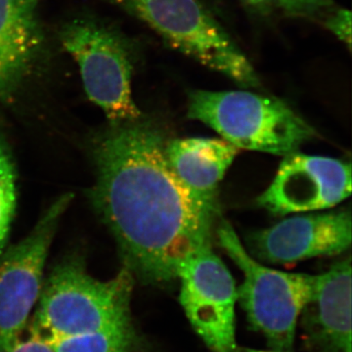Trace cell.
<instances>
[{
	"instance_id": "4",
	"label": "cell",
	"mask_w": 352,
	"mask_h": 352,
	"mask_svg": "<svg viewBox=\"0 0 352 352\" xmlns=\"http://www.w3.org/2000/svg\"><path fill=\"white\" fill-rule=\"evenodd\" d=\"M168 45L245 88L261 87L251 61L201 0H109Z\"/></svg>"
},
{
	"instance_id": "14",
	"label": "cell",
	"mask_w": 352,
	"mask_h": 352,
	"mask_svg": "<svg viewBox=\"0 0 352 352\" xmlns=\"http://www.w3.org/2000/svg\"><path fill=\"white\" fill-rule=\"evenodd\" d=\"M47 342L56 352H138L139 347L131 318L94 332Z\"/></svg>"
},
{
	"instance_id": "12",
	"label": "cell",
	"mask_w": 352,
	"mask_h": 352,
	"mask_svg": "<svg viewBox=\"0 0 352 352\" xmlns=\"http://www.w3.org/2000/svg\"><path fill=\"white\" fill-rule=\"evenodd\" d=\"M303 330L323 352H351V259L333 264L314 280L303 308Z\"/></svg>"
},
{
	"instance_id": "18",
	"label": "cell",
	"mask_w": 352,
	"mask_h": 352,
	"mask_svg": "<svg viewBox=\"0 0 352 352\" xmlns=\"http://www.w3.org/2000/svg\"><path fill=\"white\" fill-rule=\"evenodd\" d=\"M6 352H56L47 340L32 335L27 340L20 339Z\"/></svg>"
},
{
	"instance_id": "13",
	"label": "cell",
	"mask_w": 352,
	"mask_h": 352,
	"mask_svg": "<svg viewBox=\"0 0 352 352\" xmlns=\"http://www.w3.org/2000/svg\"><path fill=\"white\" fill-rule=\"evenodd\" d=\"M240 150L223 139H171L166 157L171 170L185 187L210 210L217 207L219 184Z\"/></svg>"
},
{
	"instance_id": "8",
	"label": "cell",
	"mask_w": 352,
	"mask_h": 352,
	"mask_svg": "<svg viewBox=\"0 0 352 352\" xmlns=\"http://www.w3.org/2000/svg\"><path fill=\"white\" fill-rule=\"evenodd\" d=\"M177 279L180 305L206 346L212 352H236L237 288L212 242L183 261Z\"/></svg>"
},
{
	"instance_id": "5",
	"label": "cell",
	"mask_w": 352,
	"mask_h": 352,
	"mask_svg": "<svg viewBox=\"0 0 352 352\" xmlns=\"http://www.w3.org/2000/svg\"><path fill=\"white\" fill-rule=\"evenodd\" d=\"M217 233L222 249L244 273L237 300L250 325L273 351L291 352L300 315L314 294L315 276L283 272L259 263L245 251L226 220H222Z\"/></svg>"
},
{
	"instance_id": "20",
	"label": "cell",
	"mask_w": 352,
	"mask_h": 352,
	"mask_svg": "<svg viewBox=\"0 0 352 352\" xmlns=\"http://www.w3.org/2000/svg\"><path fill=\"white\" fill-rule=\"evenodd\" d=\"M236 352H287V351H263V349H250V347H240L238 346L236 349Z\"/></svg>"
},
{
	"instance_id": "19",
	"label": "cell",
	"mask_w": 352,
	"mask_h": 352,
	"mask_svg": "<svg viewBox=\"0 0 352 352\" xmlns=\"http://www.w3.org/2000/svg\"><path fill=\"white\" fill-rule=\"evenodd\" d=\"M242 2L252 12L261 16L270 15L276 8L275 0H242Z\"/></svg>"
},
{
	"instance_id": "10",
	"label": "cell",
	"mask_w": 352,
	"mask_h": 352,
	"mask_svg": "<svg viewBox=\"0 0 352 352\" xmlns=\"http://www.w3.org/2000/svg\"><path fill=\"white\" fill-rule=\"evenodd\" d=\"M351 212L340 210L282 220L252 234L248 245L264 263H294L342 254L351 248Z\"/></svg>"
},
{
	"instance_id": "2",
	"label": "cell",
	"mask_w": 352,
	"mask_h": 352,
	"mask_svg": "<svg viewBox=\"0 0 352 352\" xmlns=\"http://www.w3.org/2000/svg\"><path fill=\"white\" fill-rule=\"evenodd\" d=\"M134 277L126 267L107 281L92 277L80 258H67L43 281L31 325L45 340L94 332L131 318Z\"/></svg>"
},
{
	"instance_id": "17",
	"label": "cell",
	"mask_w": 352,
	"mask_h": 352,
	"mask_svg": "<svg viewBox=\"0 0 352 352\" xmlns=\"http://www.w3.org/2000/svg\"><path fill=\"white\" fill-rule=\"evenodd\" d=\"M323 25L336 38L346 44L351 50V12L346 8H333L326 13Z\"/></svg>"
},
{
	"instance_id": "21",
	"label": "cell",
	"mask_w": 352,
	"mask_h": 352,
	"mask_svg": "<svg viewBox=\"0 0 352 352\" xmlns=\"http://www.w3.org/2000/svg\"><path fill=\"white\" fill-rule=\"evenodd\" d=\"M0 352H2V351H0Z\"/></svg>"
},
{
	"instance_id": "15",
	"label": "cell",
	"mask_w": 352,
	"mask_h": 352,
	"mask_svg": "<svg viewBox=\"0 0 352 352\" xmlns=\"http://www.w3.org/2000/svg\"><path fill=\"white\" fill-rule=\"evenodd\" d=\"M17 207V170L12 150L0 131V254L7 240Z\"/></svg>"
},
{
	"instance_id": "6",
	"label": "cell",
	"mask_w": 352,
	"mask_h": 352,
	"mask_svg": "<svg viewBox=\"0 0 352 352\" xmlns=\"http://www.w3.org/2000/svg\"><path fill=\"white\" fill-rule=\"evenodd\" d=\"M60 41L80 67L88 98L103 110L109 124L143 117L132 97L131 50L119 32L99 21L78 18L63 25Z\"/></svg>"
},
{
	"instance_id": "3",
	"label": "cell",
	"mask_w": 352,
	"mask_h": 352,
	"mask_svg": "<svg viewBox=\"0 0 352 352\" xmlns=\"http://www.w3.org/2000/svg\"><path fill=\"white\" fill-rule=\"evenodd\" d=\"M188 118L200 120L238 149L287 156L316 136L286 102L245 90H192Z\"/></svg>"
},
{
	"instance_id": "9",
	"label": "cell",
	"mask_w": 352,
	"mask_h": 352,
	"mask_svg": "<svg viewBox=\"0 0 352 352\" xmlns=\"http://www.w3.org/2000/svg\"><path fill=\"white\" fill-rule=\"evenodd\" d=\"M351 194V164L298 151L284 156L258 205L275 215L335 207Z\"/></svg>"
},
{
	"instance_id": "7",
	"label": "cell",
	"mask_w": 352,
	"mask_h": 352,
	"mask_svg": "<svg viewBox=\"0 0 352 352\" xmlns=\"http://www.w3.org/2000/svg\"><path fill=\"white\" fill-rule=\"evenodd\" d=\"M73 199V193L57 198L24 240L0 254V351H9L27 328L43 288L51 243Z\"/></svg>"
},
{
	"instance_id": "1",
	"label": "cell",
	"mask_w": 352,
	"mask_h": 352,
	"mask_svg": "<svg viewBox=\"0 0 352 352\" xmlns=\"http://www.w3.org/2000/svg\"><path fill=\"white\" fill-rule=\"evenodd\" d=\"M168 139L152 120L109 124L90 146L95 182L88 199L115 238L134 279L164 285L185 259L212 242L214 210L171 170Z\"/></svg>"
},
{
	"instance_id": "16",
	"label": "cell",
	"mask_w": 352,
	"mask_h": 352,
	"mask_svg": "<svg viewBox=\"0 0 352 352\" xmlns=\"http://www.w3.org/2000/svg\"><path fill=\"white\" fill-rule=\"evenodd\" d=\"M276 7L291 17L314 18L319 17L332 10L333 0H275Z\"/></svg>"
},
{
	"instance_id": "11",
	"label": "cell",
	"mask_w": 352,
	"mask_h": 352,
	"mask_svg": "<svg viewBox=\"0 0 352 352\" xmlns=\"http://www.w3.org/2000/svg\"><path fill=\"white\" fill-rule=\"evenodd\" d=\"M38 6L39 0H0V104L12 100L43 53Z\"/></svg>"
}]
</instances>
